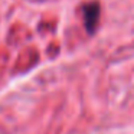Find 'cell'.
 I'll use <instances>...</instances> for the list:
<instances>
[{
  "mask_svg": "<svg viewBox=\"0 0 134 134\" xmlns=\"http://www.w3.org/2000/svg\"><path fill=\"white\" fill-rule=\"evenodd\" d=\"M99 4L97 2H88L82 6V19L88 33H94L99 20Z\"/></svg>",
  "mask_w": 134,
  "mask_h": 134,
  "instance_id": "1",
  "label": "cell"
}]
</instances>
